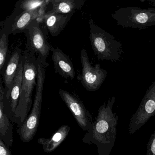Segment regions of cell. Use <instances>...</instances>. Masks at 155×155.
Instances as JSON below:
<instances>
[{
  "instance_id": "obj_17",
  "label": "cell",
  "mask_w": 155,
  "mask_h": 155,
  "mask_svg": "<svg viewBox=\"0 0 155 155\" xmlns=\"http://www.w3.org/2000/svg\"><path fill=\"white\" fill-rule=\"evenodd\" d=\"M4 98H0V139L11 147L13 142V125L5 112Z\"/></svg>"
},
{
  "instance_id": "obj_5",
  "label": "cell",
  "mask_w": 155,
  "mask_h": 155,
  "mask_svg": "<svg viewBox=\"0 0 155 155\" xmlns=\"http://www.w3.org/2000/svg\"><path fill=\"white\" fill-rule=\"evenodd\" d=\"M111 16L118 25L124 28L142 30L155 26V8L124 7L118 9Z\"/></svg>"
},
{
  "instance_id": "obj_3",
  "label": "cell",
  "mask_w": 155,
  "mask_h": 155,
  "mask_svg": "<svg viewBox=\"0 0 155 155\" xmlns=\"http://www.w3.org/2000/svg\"><path fill=\"white\" fill-rule=\"evenodd\" d=\"M89 24L91 45L98 59L111 61L119 60L122 52L120 41L96 25L91 19L89 21Z\"/></svg>"
},
{
  "instance_id": "obj_9",
  "label": "cell",
  "mask_w": 155,
  "mask_h": 155,
  "mask_svg": "<svg viewBox=\"0 0 155 155\" xmlns=\"http://www.w3.org/2000/svg\"><path fill=\"white\" fill-rule=\"evenodd\" d=\"M58 93L81 129L90 132L93 128L94 121L83 102L78 97L67 91L60 89Z\"/></svg>"
},
{
  "instance_id": "obj_16",
  "label": "cell",
  "mask_w": 155,
  "mask_h": 155,
  "mask_svg": "<svg viewBox=\"0 0 155 155\" xmlns=\"http://www.w3.org/2000/svg\"><path fill=\"white\" fill-rule=\"evenodd\" d=\"M86 0H50L52 9L47 14L75 13L84 6Z\"/></svg>"
},
{
  "instance_id": "obj_15",
  "label": "cell",
  "mask_w": 155,
  "mask_h": 155,
  "mask_svg": "<svg viewBox=\"0 0 155 155\" xmlns=\"http://www.w3.org/2000/svg\"><path fill=\"white\" fill-rule=\"evenodd\" d=\"M71 130L68 125H63L48 138L41 137L38 139V142L42 145L43 150L45 153H50L55 150L68 137Z\"/></svg>"
},
{
  "instance_id": "obj_22",
  "label": "cell",
  "mask_w": 155,
  "mask_h": 155,
  "mask_svg": "<svg viewBox=\"0 0 155 155\" xmlns=\"http://www.w3.org/2000/svg\"><path fill=\"white\" fill-rule=\"evenodd\" d=\"M148 2L152 3L153 5H155V1H148Z\"/></svg>"
},
{
  "instance_id": "obj_18",
  "label": "cell",
  "mask_w": 155,
  "mask_h": 155,
  "mask_svg": "<svg viewBox=\"0 0 155 155\" xmlns=\"http://www.w3.org/2000/svg\"><path fill=\"white\" fill-rule=\"evenodd\" d=\"M8 34L7 32H1L0 38V71L1 74L3 71L6 58L8 51Z\"/></svg>"
},
{
  "instance_id": "obj_21",
  "label": "cell",
  "mask_w": 155,
  "mask_h": 155,
  "mask_svg": "<svg viewBox=\"0 0 155 155\" xmlns=\"http://www.w3.org/2000/svg\"><path fill=\"white\" fill-rule=\"evenodd\" d=\"M9 147L0 139V155H12Z\"/></svg>"
},
{
  "instance_id": "obj_6",
  "label": "cell",
  "mask_w": 155,
  "mask_h": 155,
  "mask_svg": "<svg viewBox=\"0 0 155 155\" xmlns=\"http://www.w3.org/2000/svg\"><path fill=\"white\" fill-rule=\"evenodd\" d=\"M24 33L27 39L26 49L34 54L46 68L49 66L47 60L52 47L40 22L37 19L33 21Z\"/></svg>"
},
{
  "instance_id": "obj_4",
  "label": "cell",
  "mask_w": 155,
  "mask_h": 155,
  "mask_svg": "<svg viewBox=\"0 0 155 155\" xmlns=\"http://www.w3.org/2000/svg\"><path fill=\"white\" fill-rule=\"evenodd\" d=\"M38 62V73L36 86V92L33 107L25 122L17 130L21 141L28 143L33 139L38 131L40 120L42 97L45 82V68L41 62Z\"/></svg>"
},
{
  "instance_id": "obj_2",
  "label": "cell",
  "mask_w": 155,
  "mask_h": 155,
  "mask_svg": "<svg viewBox=\"0 0 155 155\" xmlns=\"http://www.w3.org/2000/svg\"><path fill=\"white\" fill-rule=\"evenodd\" d=\"M23 78L19 100L15 113V123L20 127L28 118L32 106L33 89L37 86L38 62L36 56L26 49L22 54Z\"/></svg>"
},
{
  "instance_id": "obj_11",
  "label": "cell",
  "mask_w": 155,
  "mask_h": 155,
  "mask_svg": "<svg viewBox=\"0 0 155 155\" xmlns=\"http://www.w3.org/2000/svg\"><path fill=\"white\" fill-rule=\"evenodd\" d=\"M23 73V61L21 59L13 81L10 97L8 100H5V99H3L5 112L12 122H15V113L19 100Z\"/></svg>"
},
{
  "instance_id": "obj_8",
  "label": "cell",
  "mask_w": 155,
  "mask_h": 155,
  "mask_svg": "<svg viewBox=\"0 0 155 155\" xmlns=\"http://www.w3.org/2000/svg\"><path fill=\"white\" fill-rule=\"evenodd\" d=\"M155 115V81L147 90L137 111L132 115L129 132L133 134Z\"/></svg>"
},
{
  "instance_id": "obj_13",
  "label": "cell",
  "mask_w": 155,
  "mask_h": 155,
  "mask_svg": "<svg viewBox=\"0 0 155 155\" xmlns=\"http://www.w3.org/2000/svg\"><path fill=\"white\" fill-rule=\"evenodd\" d=\"M22 58L21 50L20 49H17L12 55L6 68L3 71V80L6 91L4 98L5 100H8L10 97L13 81Z\"/></svg>"
},
{
  "instance_id": "obj_14",
  "label": "cell",
  "mask_w": 155,
  "mask_h": 155,
  "mask_svg": "<svg viewBox=\"0 0 155 155\" xmlns=\"http://www.w3.org/2000/svg\"><path fill=\"white\" fill-rule=\"evenodd\" d=\"M74 13L68 14L45 13L42 22L53 37L58 36L64 29Z\"/></svg>"
},
{
  "instance_id": "obj_7",
  "label": "cell",
  "mask_w": 155,
  "mask_h": 155,
  "mask_svg": "<svg viewBox=\"0 0 155 155\" xmlns=\"http://www.w3.org/2000/svg\"><path fill=\"white\" fill-rule=\"evenodd\" d=\"M80 59L82 71L77 79L88 91L98 90L105 81L107 71L101 68L99 64L93 67L90 62L87 52L84 48L81 51Z\"/></svg>"
},
{
  "instance_id": "obj_10",
  "label": "cell",
  "mask_w": 155,
  "mask_h": 155,
  "mask_svg": "<svg viewBox=\"0 0 155 155\" xmlns=\"http://www.w3.org/2000/svg\"><path fill=\"white\" fill-rule=\"evenodd\" d=\"M50 3V0H45L43 5L38 8L32 10L22 11L17 15L12 24L9 34L16 35L24 33L27 28L31 22L37 19L39 22H42L46 12L47 6Z\"/></svg>"
},
{
  "instance_id": "obj_19",
  "label": "cell",
  "mask_w": 155,
  "mask_h": 155,
  "mask_svg": "<svg viewBox=\"0 0 155 155\" xmlns=\"http://www.w3.org/2000/svg\"><path fill=\"white\" fill-rule=\"evenodd\" d=\"M45 2V0H24L21 3L19 8L22 12L32 10L40 8Z\"/></svg>"
},
{
  "instance_id": "obj_20",
  "label": "cell",
  "mask_w": 155,
  "mask_h": 155,
  "mask_svg": "<svg viewBox=\"0 0 155 155\" xmlns=\"http://www.w3.org/2000/svg\"><path fill=\"white\" fill-rule=\"evenodd\" d=\"M146 155H155V130L150 136L147 144Z\"/></svg>"
},
{
  "instance_id": "obj_1",
  "label": "cell",
  "mask_w": 155,
  "mask_h": 155,
  "mask_svg": "<svg viewBox=\"0 0 155 155\" xmlns=\"http://www.w3.org/2000/svg\"><path fill=\"white\" fill-rule=\"evenodd\" d=\"M115 100V97H112L101 106L92 130L82 139L86 144L96 145L98 155H109L115 145L118 120V116L113 112Z\"/></svg>"
},
{
  "instance_id": "obj_12",
  "label": "cell",
  "mask_w": 155,
  "mask_h": 155,
  "mask_svg": "<svg viewBox=\"0 0 155 155\" xmlns=\"http://www.w3.org/2000/svg\"><path fill=\"white\" fill-rule=\"evenodd\" d=\"M51 51L55 72L66 79H73L75 77V71L73 63L69 58L58 48L52 47Z\"/></svg>"
}]
</instances>
